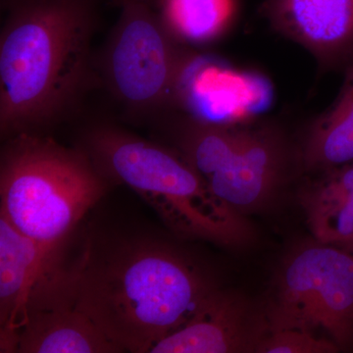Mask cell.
Returning <instances> with one entry per match:
<instances>
[{
  "instance_id": "5bb4252c",
  "label": "cell",
  "mask_w": 353,
  "mask_h": 353,
  "mask_svg": "<svg viewBox=\"0 0 353 353\" xmlns=\"http://www.w3.org/2000/svg\"><path fill=\"white\" fill-rule=\"evenodd\" d=\"M152 6L181 43L215 41L233 21V0H154Z\"/></svg>"
},
{
  "instance_id": "277c9868",
  "label": "cell",
  "mask_w": 353,
  "mask_h": 353,
  "mask_svg": "<svg viewBox=\"0 0 353 353\" xmlns=\"http://www.w3.org/2000/svg\"><path fill=\"white\" fill-rule=\"evenodd\" d=\"M106 183L82 148L21 132L2 150L0 214L53 262L77 225L105 194Z\"/></svg>"
},
{
  "instance_id": "e0dca14e",
  "label": "cell",
  "mask_w": 353,
  "mask_h": 353,
  "mask_svg": "<svg viewBox=\"0 0 353 353\" xmlns=\"http://www.w3.org/2000/svg\"><path fill=\"white\" fill-rule=\"evenodd\" d=\"M143 1L148 2V3L153 4V2H154V0H143Z\"/></svg>"
},
{
  "instance_id": "2e32d148",
  "label": "cell",
  "mask_w": 353,
  "mask_h": 353,
  "mask_svg": "<svg viewBox=\"0 0 353 353\" xmlns=\"http://www.w3.org/2000/svg\"><path fill=\"white\" fill-rule=\"evenodd\" d=\"M345 248V250H347L348 252L352 253V254L353 255V245H348V246H347V248Z\"/></svg>"
},
{
  "instance_id": "5b68a950",
  "label": "cell",
  "mask_w": 353,
  "mask_h": 353,
  "mask_svg": "<svg viewBox=\"0 0 353 353\" xmlns=\"http://www.w3.org/2000/svg\"><path fill=\"white\" fill-rule=\"evenodd\" d=\"M175 134L178 152L211 192L239 213L263 208L280 187L284 148L268 128L185 119Z\"/></svg>"
},
{
  "instance_id": "3957f363",
  "label": "cell",
  "mask_w": 353,
  "mask_h": 353,
  "mask_svg": "<svg viewBox=\"0 0 353 353\" xmlns=\"http://www.w3.org/2000/svg\"><path fill=\"white\" fill-rule=\"evenodd\" d=\"M80 148L106 180L134 190L179 236L227 248L254 240L248 221L217 199L180 153L103 123L83 132Z\"/></svg>"
},
{
  "instance_id": "ba28073f",
  "label": "cell",
  "mask_w": 353,
  "mask_h": 353,
  "mask_svg": "<svg viewBox=\"0 0 353 353\" xmlns=\"http://www.w3.org/2000/svg\"><path fill=\"white\" fill-rule=\"evenodd\" d=\"M122 350L78 308L59 261L46 267L32 292L19 353H109Z\"/></svg>"
},
{
  "instance_id": "7c38bea8",
  "label": "cell",
  "mask_w": 353,
  "mask_h": 353,
  "mask_svg": "<svg viewBox=\"0 0 353 353\" xmlns=\"http://www.w3.org/2000/svg\"><path fill=\"white\" fill-rule=\"evenodd\" d=\"M301 202L316 241L341 248L353 245V162L324 171Z\"/></svg>"
},
{
  "instance_id": "8992f818",
  "label": "cell",
  "mask_w": 353,
  "mask_h": 353,
  "mask_svg": "<svg viewBox=\"0 0 353 353\" xmlns=\"http://www.w3.org/2000/svg\"><path fill=\"white\" fill-rule=\"evenodd\" d=\"M121 12L101 57L113 97L134 114L161 112L175 99L192 58L143 0H120Z\"/></svg>"
},
{
  "instance_id": "6da1fadb",
  "label": "cell",
  "mask_w": 353,
  "mask_h": 353,
  "mask_svg": "<svg viewBox=\"0 0 353 353\" xmlns=\"http://www.w3.org/2000/svg\"><path fill=\"white\" fill-rule=\"evenodd\" d=\"M61 273L78 308L122 352L134 353L152 352L216 289L187 254L148 236L90 238Z\"/></svg>"
},
{
  "instance_id": "52a82bcc",
  "label": "cell",
  "mask_w": 353,
  "mask_h": 353,
  "mask_svg": "<svg viewBox=\"0 0 353 353\" xmlns=\"http://www.w3.org/2000/svg\"><path fill=\"white\" fill-rule=\"evenodd\" d=\"M269 328L304 330L353 350V255L316 241L285 259Z\"/></svg>"
},
{
  "instance_id": "4fadbf2b",
  "label": "cell",
  "mask_w": 353,
  "mask_h": 353,
  "mask_svg": "<svg viewBox=\"0 0 353 353\" xmlns=\"http://www.w3.org/2000/svg\"><path fill=\"white\" fill-rule=\"evenodd\" d=\"M336 101L311 125L303 145L309 170L327 171L353 162V60Z\"/></svg>"
},
{
  "instance_id": "8fae6325",
  "label": "cell",
  "mask_w": 353,
  "mask_h": 353,
  "mask_svg": "<svg viewBox=\"0 0 353 353\" xmlns=\"http://www.w3.org/2000/svg\"><path fill=\"white\" fill-rule=\"evenodd\" d=\"M50 263L38 243L0 214V352H16L32 292Z\"/></svg>"
},
{
  "instance_id": "7a4b0ae2",
  "label": "cell",
  "mask_w": 353,
  "mask_h": 353,
  "mask_svg": "<svg viewBox=\"0 0 353 353\" xmlns=\"http://www.w3.org/2000/svg\"><path fill=\"white\" fill-rule=\"evenodd\" d=\"M2 136L36 132L75 108L90 80L94 0H4Z\"/></svg>"
},
{
  "instance_id": "9c48e42d",
  "label": "cell",
  "mask_w": 353,
  "mask_h": 353,
  "mask_svg": "<svg viewBox=\"0 0 353 353\" xmlns=\"http://www.w3.org/2000/svg\"><path fill=\"white\" fill-rule=\"evenodd\" d=\"M268 331V318L248 299L216 288L185 324L150 353L257 352Z\"/></svg>"
},
{
  "instance_id": "30bf717a",
  "label": "cell",
  "mask_w": 353,
  "mask_h": 353,
  "mask_svg": "<svg viewBox=\"0 0 353 353\" xmlns=\"http://www.w3.org/2000/svg\"><path fill=\"white\" fill-rule=\"evenodd\" d=\"M271 25L328 68L353 60V0H265Z\"/></svg>"
},
{
  "instance_id": "9a60e30c",
  "label": "cell",
  "mask_w": 353,
  "mask_h": 353,
  "mask_svg": "<svg viewBox=\"0 0 353 353\" xmlns=\"http://www.w3.org/2000/svg\"><path fill=\"white\" fill-rule=\"evenodd\" d=\"M340 350L334 341L304 330L269 328L257 353H332Z\"/></svg>"
}]
</instances>
